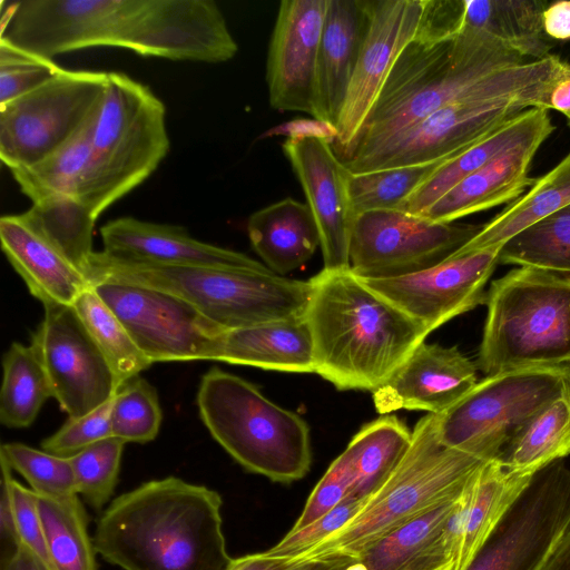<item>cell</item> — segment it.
<instances>
[{
    "instance_id": "4fadbf2b",
    "label": "cell",
    "mask_w": 570,
    "mask_h": 570,
    "mask_svg": "<svg viewBox=\"0 0 570 570\" xmlns=\"http://www.w3.org/2000/svg\"><path fill=\"white\" fill-rule=\"evenodd\" d=\"M482 226L438 223L399 209L368 210L352 224L350 269L367 279L416 274L448 258Z\"/></svg>"
},
{
    "instance_id": "603a6c76",
    "label": "cell",
    "mask_w": 570,
    "mask_h": 570,
    "mask_svg": "<svg viewBox=\"0 0 570 570\" xmlns=\"http://www.w3.org/2000/svg\"><path fill=\"white\" fill-rule=\"evenodd\" d=\"M554 130L553 124L502 150L444 194L421 216L438 223L454 220L513 202L535 179L529 176L532 159Z\"/></svg>"
},
{
    "instance_id": "6da1fadb",
    "label": "cell",
    "mask_w": 570,
    "mask_h": 570,
    "mask_svg": "<svg viewBox=\"0 0 570 570\" xmlns=\"http://www.w3.org/2000/svg\"><path fill=\"white\" fill-rule=\"evenodd\" d=\"M1 9L0 40L51 60L94 47L206 63L238 51L212 0H19Z\"/></svg>"
},
{
    "instance_id": "d4e9b609",
    "label": "cell",
    "mask_w": 570,
    "mask_h": 570,
    "mask_svg": "<svg viewBox=\"0 0 570 570\" xmlns=\"http://www.w3.org/2000/svg\"><path fill=\"white\" fill-rule=\"evenodd\" d=\"M104 252L124 259L160 265H244L252 257L200 242L177 225L120 217L100 228Z\"/></svg>"
},
{
    "instance_id": "bcb514c9",
    "label": "cell",
    "mask_w": 570,
    "mask_h": 570,
    "mask_svg": "<svg viewBox=\"0 0 570 570\" xmlns=\"http://www.w3.org/2000/svg\"><path fill=\"white\" fill-rule=\"evenodd\" d=\"M367 499L368 498L358 499L346 495L338 505L315 522L301 530L288 531L281 541L264 552L275 558H298L326 537L345 525L363 509Z\"/></svg>"
},
{
    "instance_id": "816d5d0a",
    "label": "cell",
    "mask_w": 570,
    "mask_h": 570,
    "mask_svg": "<svg viewBox=\"0 0 570 570\" xmlns=\"http://www.w3.org/2000/svg\"><path fill=\"white\" fill-rule=\"evenodd\" d=\"M318 562L320 559L275 558L258 552L234 559L228 570H313Z\"/></svg>"
},
{
    "instance_id": "9f6ffc18",
    "label": "cell",
    "mask_w": 570,
    "mask_h": 570,
    "mask_svg": "<svg viewBox=\"0 0 570 570\" xmlns=\"http://www.w3.org/2000/svg\"><path fill=\"white\" fill-rule=\"evenodd\" d=\"M550 109L570 116V65L563 62L549 100Z\"/></svg>"
},
{
    "instance_id": "4316f807",
    "label": "cell",
    "mask_w": 570,
    "mask_h": 570,
    "mask_svg": "<svg viewBox=\"0 0 570 570\" xmlns=\"http://www.w3.org/2000/svg\"><path fill=\"white\" fill-rule=\"evenodd\" d=\"M210 361L266 371L314 373L311 331L304 316L222 331Z\"/></svg>"
},
{
    "instance_id": "d6986e66",
    "label": "cell",
    "mask_w": 570,
    "mask_h": 570,
    "mask_svg": "<svg viewBox=\"0 0 570 570\" xmlns=\"http://www.w3.org/2000/svg\"><path fill=\"white\" fill-rule=\"evenodd\" d=\"M282 149L318 227L323 268H350L348 244L355 217L348 191L351 171L327 138L288 137Z\"/></svg>"
},
{
    "instance_id": "74e56055",
    "label": "cell",
    "mask_w": 570,
    "mask_h": 570,
    "mask_svg": "<svg viewBox=\"0 0 570 570\" xmlns=\"http://www.w3.org/2000/svg\"><path fill=\"white\" fill-rule=\"evenodd\" d=\"M72 306L110 365L119 387L153 364L91 284Z\"/></svg>"
},
{
    "instance_id": "7a4b0ae2",
    "label": "cell",
    "mask_w": 570,
    "mask_h": 570,
    "mask_svg": "<svg viewBox=\"0 0 570 570\" xmlns=\"http://www.w3.org/2000/svg\"><path fill=\"white\" fill-rule=\"evenodd\" d=\"M220 494L177 476L120 494L99 518L94 546L124 570H228Z\"/></svg>"
},
{
    "instance_id": "7dc6e473",
    "label": "cell",
    "mask_w": 570,
    "mask_h": 570,
    "mask_svg": "<svg viewBox=\"0 0 570 570\" xmlns=\"http://www.w3.org/2000/svg\"><path fill=\"white\" fill-rule=\"evenodd\" d=\"M114 396L87 414L69 417L56 433L41 442L42 450L56 455L71 456L112 436L110 412Z\"/></svg>"
},
{
    "instance_id": "2e32d148",
    "label": "cell",
    "mask_w": 570,
    "mask_h": 570,
    "mask_svg": "<svg viewBox=\"0 0 570 570\" xmlns=\"http://www.w3.org/2000/svg\"><path fill=\"white\" fill-rule=\"evenodd\" d=\"M30 345L47 372L53 397L69 417L89 413L118 391L110 365L72 305L45 306Z\"/></svg>"
},
{
    "instance_id": "1f68e13d",
    "label": "cell",
    "mask_w": 570,
    "mask_h": 570,
    "mask_svg": "<svg viewBox=\"0 0 570 570\" xmlns=\"http://www.w3.org/2000/svg\"><path fill=\"white\" fill-rule=\"evenodd\" d=\"M541 0H464L463 22L487 32L528 60L544 59L554 41L543 30Z\"/></svg>"
},
{
    "instance_id": "9a60e30c",
    "label": "cell",
    "mask_w": 570,
    "mask_h": 570,
    "mask_svg": "<svg viewBox=\"0 0 570 570\" xmlns=\"http://www.w3.org/2000/svg\"><path fill=\"white\" fill-rule=\"evenodd\" d=\"M90 284L151 363L210 361L213 343L224 330L184 301L145 286Z\"/></svg>"
},
{
    "instance_id": "6f0895ef",
    "label": "cell",
    "mask_w": 570,
    "mask_h": 570,
    "mask_svg": "<svg viewBox=\"0 0 570 570\" xmlns=\"http://www.w3.org/2000/svg\"><path fill=\"white\" fill-rule=\"evenodd\" d=\"M540 570H570V527Z\"/></svg>"
},
{
    "instance_id": "ab89813d",
    "label": "cell",
    "mask_w": 570,
    "mask_h": 570,
    "mask_svg": "<svg viewBox=\"0 0 570 570\" xmlns=\"http://www.w3.org/2000/svg\"><path fill=\"white\" fill-rule=\"evenodd\" d=\"M450 159L351 173L348 191L354 216L377 209L401 210L409 198Z\"/></svg>"
},
{
    "instance_id": "8992f818",
    "label": "cell",
    "mask_w": 570,
    "mask_h": 570,
    "mask_svg": "<svg viewBox=\"0 0 570 570\" xmlns=\"http://www.w3.org/2000/svg\"><path fill=\"white\" fill-rule=\"evenodd\" d=\"M562 63L551 55L513 66L489 88L435 110L344 165L365 173L454 158L525 110H549Z\"/></svg>"
},
{
    "instance_id": "ffe728a7",
    "label": "cell",
    "mask_w": 570,
    "mask_h": 570,
    "mask_svg": "<svg viewBox=\"0 0 570 570\" xmlns=\"http://www.w3.org/2000/svg\"><path fill=\"white\" fill-rule=\"evenodd\" d=\"M328 0H283L269 41L266 81L272 108L313 116L318 48Z\"/></svg>"
},
{
    "instance_id": "836d02e7",
    "label": "cell",
    "mask_w": 570,
    "mask_h": 570,
    "mask_svg": "<svg viewBox=\"0 0 570 570\" xmlns=\"http://www.w3.org/2000/svg\"><path fill=\"white\" fill-rule=\"evenodd\" d=\"M570 455V390L535 413L500 451L507 469L534 474Z\"/></svg>"
},
{
    "instance_id": "7bdbcfd3",
    "label": "cell",
    "mask_w": 570,
    "mask_h": 570,
    "mask_svg": "<svg viewBox=\"0 0 570 570\" xmlns=\"http://www.w3.org/2000/svg\"><path fill=\"white\" fill-rule=\"evenodd\" d=\"M125 442L110 436L69 456L77 492L100 511L111 498L118 481Z\"/></svg>"
},
{
    "instance_id": "f6af8a7d",
    "label": "cell",
    "mask_w": 570,
    "mask_h": 570,
    "mask_svg": "<svg viewBox=\"0 0 570 570\" xmlns=\"http://www.w3.org/2000/svg\"><path fill=\"white\" fill-rule=\"evenodd\" d=\"M61 69L51 59L0 40V105L39 88Z\"/></svg>"
},
{
    "instance_id": "5b68a950",
    "label": "cell",
    "mask_w": 570,
    "mask_h": 570,
    "mask_svg": "<svg viewBox=\"0 0 570 570\" xmlns=\"http://www.w3.org/2000/svg\"><path fill=\"white\" fill-rule=\"evenodd\" d=\"M89 283L119 282L170 294L222 330L304 316L311 281L287 278L253 259L233 266L160 265L94 252Z\"/></svg>"
},
{
    "instance_id": "8d00e7d4",
    "label": "cell",
    "mask_w": 570,
    "mask_h": 570,
    "mask_svg": "<svg viewBox=\"0 0 570 570\" xmlns=\"http://www.w3.org/2000/svg\"><path fill=\"white\" fill-rule=\"evenodd\" d=\"M0 422L11 429L30 426L49 397L47 372L31 345L14 342L3 356Z\"/></svg>"
},
{
    "instance_id": "cb8c5ba5",
    "label": "cell",
    "mask_w": 570,
    "mask_h": 570,
    "mask_svg": "<svg viewBox=\"0 0 570 570\" xmlns=\"http://www.w3.org/2000/svg\"><path fill=\"white\" fill-rule=\"evenodd\" d=\"M1 248L30 294L45 306L73 305L90 283L86 275L29 219L0 218Z\"/></svg>"
},
{
    "instance_id": "f5cc1de1",
    "label": "cell",
    "mask_w": 570,
    "mask_h": 570,
    "mask_svg": "<svg viewBox=\"0 0 570 570\" xmlns=\"http://www.w3.org/2000/svg\"><path fill=\"white\" fill-rule=\"evenodd\" d=\"M544 33L553 41L570 40V1L549 3L542 14Z\"/></svg>"
},
{
    "instance_id": "681fc988",
    "label": "cell",
    "mask_w": 570,
    "mask_h": 570,
    "mask_svg": "<svg viewBox=\"0 0 570 570\" xmlns=\"http://www.w3.org/2000/svg\"><path fill=\"white\" fill-rule=\"evenodd\" d=\"M10 493L16 527L21 542L53 568L45 540L37 493L13 478L10 481Z\"/></svg>"
},
{
    "instance_id": "4dcf8cb0",
    "label": "cell",
    "mask_w": 570,
    "mask_h": 570,
    "mask_svg": "<svg viewBox=\"0 0 570 570\" xmlns=\"http://www.w3.org/2000/svg\"><path fill=\"white\" fill-rule=\"evenodd\" d=\"M552 124L547 109L530 108L468 150L442 165L404 204L401 210L421 215L461 180L508 147Z\"/></svg>"
},
{
    "instance_id": "f35d334b",
    "label": "cell",
    "mask_w": 570,
    "mask_h": 570,
    "mask_svg": "<svg viewBox=\"0 0 570 570\" xmlns=\"http://www.w3.org/2000/svg\"><path fill=\"white\" fill-rule=\"evenodd\" d=\"M499 264L570 274V205L507 240L500 249Z\"/></svg>"
},
{
    "instance_id": "484cf974",
    "label": "cell",
    "mask_w": 570,
    "mask_h": 570,
    "mask_svg": "<svg viewBox=\"0 0 570 570\" xmlns=\"http://www.w3.org/2000/svg\"><path fill=\"white\" fill-rule=\"evenodd\" d=\"M366 24V0H328L316 63L314 119L336 127Z\"/></svg>"
},
{
    "instance_id": "f907efd6",
    "label": "cell",
    "mask_w": 570,
    "mask_h": 570,
    "mask_svg": "<svg viewBox=\"0 0 570 570\" xmlns=\"http://www.w3.org/2000/svg\"><path fill=\"white\" fill-rule=\"evenodd\" d=\"M1 463V495H0V537H1V559L10 556L18 548L21 540L19 538L11 493L10 481L12 479L11 466L8 461L0 455Z\"/></svg>"
},
{
    "instance_id": "ba28073f",
    "label": "cell",
    "mask_w": 570,
    "mask_h": 570,
    "mask_svg": "<svg viewBox=\"0 0 570 570\" xmlns=\"http://www.w3.org/2000/svg\"><path fill=\"white\" fill-rule=\"evenodd\" d=\"M478 367L487 375L570 363V274L519 266L491 283Z\"/></svg>"
},
{
    "instance_id": "680465c9",
    "label": "cell",
    "mask_w": 570,
    "mask_h": 570,
    "mask_svg": "<svg viewBox=\"0 0 570 570\" xmlns=\"http://www.w3.org/2000/svg\"><path fill=\"white\" fill-rule=\"evenodd\" d=\"M354 561L355 558L343 554L320 558L318 564L313 570H346Z\"/></svg>"
},
{
    "instance_id": "83f0119b",
    "label": "cell",
    "mask_w": 570,
    "mask_h": 570,
    "mask_svg": "<svg viewBox=\"0 0 570 570\" xmlns=\"http://www.w3.org/2000/svg\"><path fill=\"white\" fill-rule=\"evenodd\" d=\"M247 234L264 264L282 276L302 267L321 246L308 205L292 197L254 212L247 220Z\"/></svg>"
},
{
    "instance_id": "11a10c76",
    "label": "cell",
    "mask_w": 570,
    "mask_h": 570,
    "mask_svg": "<svg viewBox=\"0 0 570 570\" xmlns=\"http://www.w3.org/2000/svg\"><path fill=\"white\" fill-rule=\"evenodd\" d=\"M0 570H53L28 546L20 542L10 556L0 559Z\"/></svg>"
},
{
    "instance_id": "9c48e42d",
    "label": "cell",
    "mask_w": 570,
    "mask_h": 570,
    "mask_svg": "<svg viewBox=\"0 0 570 570\" xmlns=\"http://www.w3.org/2000/svg\"><path fill=\"white\" fill-rule=\"evenodd\" d=\"M196 401L210 435L245 470L281 483L308 473L307 423L269 401L252 383L213 367L203 375Z\"/></svg>"
},
{
    "instance_id": "ee69618b",
    "label": "cell",
    "mask_w": 570,
    "mask_h": 570,
    "mask_svg": "<svg viewBox=\"0 0 570 570\" xmlns=\"http://www.w3.org/2000/svg\"><path fill=\"white\" fill-rule=\"evenodd\" d=\"M0 455L27 480L38 495L61 498L78 494L69 456L40 451L22 443L2 444Z\"/></svg>"
},
{
    "instance_id": "b9f144b4",
    "label": "cell",
    "mask_w": 570,
    "mask_h": 570,
    "mask_svg": "<svg viewBox=\"0 0 570 570\" xmlns=\"http://www.w3.org/2000/svg\"><path fill=\"white\" fill-rule=\"evenodd\" d=\"M161 409L156 389L136 376L118 389L111 405L112 436L126 442L147 443L157 436Z\"/></svg>"
},
{
    "instance_id": "f1b7e54d",
    "label": "cell",
    "mask_w": 570,
    "mask_h": 570,
    "mask_svg": "<svg viewBox=\"0 0 570 570\" xmlns=\"http://www.w3.org/2000/svg\"><path fill=\"white\" fill-rule=\"evenodd\" d=\"M534 474L510 471L495 458L480 465L469 484L461 511L460 543L454 570H463L468 566Z\"/></svg>"
},
{
    "instance_id": "44dd1931",
    "label": "cell",
    "mask_w": 570,
    "mask_h": 570,
    "mask_svg": "<svg viewBox=\"0 0 570 570\" xmlns=\"http://www.w3.org/2000/svg\"><path fill=\"white\" fill-rule=\"evenodd\" d=\"M476 365L456 346L422 342L391 377L372 392L380 414L420 410L441 414L478 383Z\"/></svg>"
},
{
    "instance_id": "5bb4252c",
    "label": "cell",
    "mask_w": 570,
    "mask_h": 570,
    "mask_svg": "<svg viewBox=\"0 0 570 570\" xmlns=\"http://www.w3.org/2000/svg\"><path fill=\"white\" fill-rule=\"evenodd\" d=\"M570 527V469L538 471L463 570H540Z\"/></svg>"
},
{
    "instance_id": "7c38bea8",
    "label": "cell",
    "mask_w": 570,
    "mask_h": 570,
    "mask_svg": "<svg viewBox=\"0 0 570 570\" xmlns=\"http://www.w3.org/2000/svg\"><path fill=\"white\" fill-rule=\"evenodd\" d=\"M108 72L61 69L31 92L0 105V159L28 167L66 142L99 106Z\"/></svg>"
},
{
    "instance_id": "277c9868",
    "label": "cell",
    "mask_w": 570,
    "mask_h": 570,
    "mask_svg": "<svg viewBox=\"0 0 570 570\" xmlns=\"http://www.w3.org/2000/svg\"><path fill=\"white\" fill-rule=\"evenodd\" d=\"M528 61L484 31L463 27L441 41L414 38L401 52L343 163L370 153L435 110L489 88Z\"/></svg>"
},
{
    "instance_id": "52a82bcc",
    "label": "cell",
    "mask_w": 570,
    "mask_h": 570,
    "mask_svg": "<svg viewBox=\"0 0 570 570\" xmlns=\"http://www.w3.org/2000/svg\"><path fill=\"white\" fill-rule=\"evenodd\" d=\"M439 414L421 417L404 458L345 525L295 559L331 556L357 558L394 530L438 505L460 497L479 466L488 461L445 446L438 431Z\"/></svg>"
},
{
    "instance_id": "ac0fdd59",
    "label": "cell",
    "mask_w": 570,
    "mask_h": 570,
    "mask_svg": "<svg viewBox=\"0 0 570 570\" xmlns=\"http://www.w3.org/2000/svg\"><path fill=\"white\" fill-rule=\"evenodd\" d=\"M501 247L454 252L441 263L407 276L358 278L430 334L455 316L484 304V287L499 264Z\"/></svg>"
},
{
    "instance_id": "d590c367",
    "label": "cell",
    "mask_w": 570,
    "mask_h": 570,
    "mask_svg": "<svg viewBox=\"0 0 570 570\" xmlns=\"http://www.w3.org/2000/svg\"><path fill=\"white\" fill-rule=\"evenodd\" d=\"M38 495V494H37ZM48 553L55 570H98L89 518L78 494L38 495Z\"/></svg>"
},
{
    "instance_id": "c3c4849f",
    "label": "cell",
    "mask_w": 570,
    "mask_h": 570,
    "mask_svg": "<svg viewBox=\"0 0 570 570\" xmlns=\"http://www.w3.org/2000/svg\"><path fill=\"white\" fill-rule=\"evenodd\" d=\"M353 481V463L345 449L318 481L289 531H297L309 525L338 505L348 494Z\"/></svg>"
},
{
    "instance_id": "91938a15",
    "label": "cell",
    "mask_w": 570,
    "mask_h": 570,
    "mask_svg": "<svg viewBox=\"0 0 570 570\" xmlns=\"http://www.w3.org/2000/svg\"><path fill=\"white\" fill-rule=\"evenodd\" d=\"M567 119H568V124H569V126H570V116H568V117H567Z\"/></svg>"
},
{
    "instance_id": "f546056e",
    "label": "cell",
    "mask_w": 570,
    "mask_h": 570,
    "mask_svg": "<svg viewBox=\"0 0 570 570\" xmlns=\"http://www.w3.org/2000/svg\"><path fill=\"white\" fill-rule=\"evenodd\" d=\"M100 104L81 127L51 154L28 167L10 170L21 193L32 204L80 200Z\"/></svg>"
},
{
    "instance_id": "e575fe53",
    "label": "cell",
    "mask_w": 570,
    "mask_h": 570,
    "mask_svg": "<svg viewBox=\"0 0 570 570\" xmlns=\"http://www.w3.org/2000/svg\"><path fill=\"white\" fill-rule=\"evenodd\" d=\"M411 441L412 432L395 415L382 414L364 424L346 446L354 470L347 495L366 499L374 494L397 468Z\"/></svg>"
},
{
    "instance_id": "8fae6325",
    "label": "cell",
    "mask_w": 570,
    "mask_h": 570,
    "mask_svg": "<svg viewBox=\"0 0 570 570\" xmlns=\"http://www.w3.org/2000/svg\"><path fill=\"white\" fill-rule=\"evenodd\" d=\"M569 390L570 363L485 376L439 414V438L448 448L494 459L535 413Z\"/></svg>"
},
{
    "instance_id": "e0dca14e",
    "label": "cell",
    "mask_w": 570,
    "mask_h": 570,
    "mask_svg": "<svg viewBox=\"0 0 570 570\" xmlns=\"http://www.w3.org/2000/svg\"><path fill=\"white\" fill-rule=\"evenodd\" d=\"M423 8L424 0H366V30L333 142L341 160L353 149L399 56L415 38Z\"/></svg>"
},
{
    "instance_id": "60d3db41",
    "label": "cell",
    "mask_w": 570,
    "mask_h": 570,
    "mask_svg": "<svg viewBox=\"0 0 570 570\" xmlns=\"http://www.w3.org/2000/svg\"><path fill=\"white\" fill-rule=\"evenodd\" d=\"M24 213L37 228L85 274L94 253L92 230L96 223L85 205L77 199L55 200L32 204Z\"/></svg>"
},
{
    "instance_id": "d6a6232c",
    "label": "cell",
    "mask_w": 570,
    "mask_h": 570,
    "mask_svg": "<svg viewBox=\"0 0 570 570\" xmlns=\"http://www.w3.org/2000/svg\"><path fill=\"white\" fill-rule=\"evenodd\" d=\"M570 205V151L549 173L535 179L530 189L510 203L500 214L484 224L481 230L458 253H469L502 246L511 237Z\"/></svg>"
},
{
    "instance_id": "db71d44e",
    "label": "cell",
    "mask_w": 570,
    "mask_h": 570,
    "mask_svg": "<svg viewBox=\"0 0 570 570\" xmlns=\"http://www.w3.org/2000/svg\"><path fill=\"white\" fill-rule=\"evenodd\" d=\"M275 135L288 137H323L334 142L337 130L331 124L314 119H297L275 128Z\"/></svg>"
},
{
    "instance_id": "7402d4cb",
    "label": "cell",
    "mask_w": 570,
    "mask_h": 570,
    "mask_svg": "<svg viewBox=\"0 0 570 570\" xmlns=\"http://www.w3.org/2000/svg\"><path fill=\"white\" fill-rule=\"evenodd\" d=\"M468 487L460 497L376 541L356 558L357 562L364 570H454Z\"/></svg>"
},
{
    "instance_id": "30bf717a",
    "label": "cell",
    "mask_w": 570,
    "mask_h": 570,
    "mask_svg": "<svg viewBox=\"0 0 570 570\" xmlns=\"http://www.w3.org/2000/svg\"><path fill=\"white\" fill-rule=\"evenodd\" d=\"M169 147L164 102L128 75L108 72L80 202L97 220L157 169Z\"/></svg>"
},
{
    "instance_id": "3957f363",
    "label": "cell",
    "mask_w": 570,
    "mask_h": 570,
    "mask_svg": "<svg viewBox=\"0 0 570 570\" xmlns=\"http://www.w3.org/2000/svg\"><path fill=\"white\" fill-rule=\"evenodd\" d=\"M309 281L314 373L340 391H375L429 335L350 268H323Z\"/></svg>"
}]
</instances>
